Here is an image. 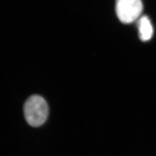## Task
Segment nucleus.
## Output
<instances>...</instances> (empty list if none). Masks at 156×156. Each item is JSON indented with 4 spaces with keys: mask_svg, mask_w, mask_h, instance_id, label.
<instances>
[{
    "mask_svg": "<svg viewBox=\"0 0 156 156\" xmlns=\"http://www.w3.org/2000/svg\"><path fill=\"white\" fill-rule=\"evenodd\" d=\"M140 0H118L116 4V15L121 22L129 24L140 17L143 11Z\"/></svg>",
    "mask_w": 156,
    "mask_h": 156,
    "instance_id": "nucleus-2",
    "label": "nucleus"
},
{
    "mask_svg": "<svg viewBox=\"0 0 156 156\" xmlns=\"http://www.w3.org/2000/svg\"><path fill=\"white\" fill-rule=\"evenodd\" d=\"M140 38L142 41H147L152 38L153 28L149 18L146 16L140 17L138 22Z\"/></svg>",
    "mask_w": 156,
    "mask_h": 156,
    "instance_id": "nucleus-3",
    "label": "nucleus"
},
{
    "mask_svg": "<svg viewBox=\"0 0 156 156\" xmlns=\"http://www.w3.org/2000/svg\"><path fill=\"white\" fill-rule=\"evenodd\" d=\"M24 113L29 125L38 127L46 121L49 115V106L44 97L39 95H33L24 104Z\"/></svg>",
    "mask_w": 156,
    "mask_h": 156,
    "instance_id": "nucleus-1",
    "label": "nucleus"
}]
</instances>
